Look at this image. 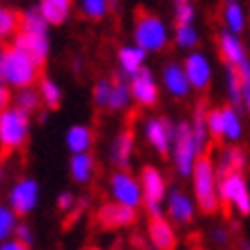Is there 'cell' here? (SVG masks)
<instances>
[{"label":"cell","instance_id":"6da1fadb","mask_svg":"<svg viewBox=\"0 0 250 250\" xmlns=\"http://www.w3.org/2000/svg\"><path fill=\"white\" fill-rule=\"evenodd\" d=\"M133 42L143 53L147 55H159L170 46V25H167L159 14H154L149 9H138L136 19H133V30H131Z\"/></svg>","mask_w":250,"mask_h":250},{"label":"cell","instance_id":"7a4b0ae2","mask_svg":"<svg viewBox=\"0 0 250 250\" xmlns=\"http://www.w3.org/2000/svg\"><path fill=\"white\" fill-rule=\"evenodd\" d=\"M193 182V202L202 213H216L220 209L218 202V174L213 170V159L202 154L190 170Z\"/></svg>","mask_w":250,"mask_h":250},{"label":"cell","instance_id":"3957f363","mask_svg":"<svg viewBox=\"0 0 250 250\" xmlns=\"http://www.w3.org/2000/svg\"><path fill=\"white\" fill-rule=\"evenodd\" d=\"M42 78V67L32 60L30 55H25L16 46H5L2 55V83L7 85L12 92L23 90V87H35L37 81Z\"/></svg>","mask_w":250,"mask_h":250},{"label":"cell","instance_id":"277c9868","mask_svg":"<svg viewBox=\"0 0 250 250\" xmlns=\"http://www.w3.org/2000/svg\"><path fill=\"white\" fill-rule=\"evenodd\" d=\"M170 161H172V167L177 170L179 177L188 179L190 170L195 166V161L202 156L200 149H197L195 140L190 136V126L188 120H182L174 124V133H172V143H170V152H167Z\"/></svg>","mask_w":250,"mask_h":250},{"label":"cell","instance_id":"5b68a950","mask_svg":"<svg viewBox=\"0 0 250 250\" xmlns=\"http://www.w3.org/2000/svg\"><path fill=\"white\" fill-rule=\"evenodd\" d=\"M30 138V115L9 106L0 113V149L5 154L19 152Z\"/></svg>","mask_w":250,"mask_h":250},{"label":"cell","instance_id":"8992f818","mask_svg":"<svg viewBox=\"0 0 250 250\" xmlns=\"http://www.w3.org/2000/svg\"><path fill=\"white\" fill-rule=\"evenodd\" d=\"M138 184H140V193H143V205L149 211V216L152 218L163 216V202L167 195L166 174L156 166H143L138 174Z\"/></svg>","mask_w":250,"mask_h":250},{"label":"cell","instance_id":"52a82bcc","mask_svg":"<svg viewBox=\"0 0 250 250\" xmlns=\"http://www.w3.org/2000/svg\"><path fill=\"white\" fill-rule=\"evenodd\" d=\"M218 202L223 207H232L239 216L250 213V190L248 179L243 172H232L218 177Z\"/></svg>","mask_w":250,"mask_h":250},{"label":"cell","instance_id":"ba28073f","mask_svg":"<svg viewBox=\"0 0 250 250\" xmlns=\"http://www.w3.org/2000/svg\"><path fill=\"white\" fill-rule=\"evenodd\" d=\"M108 193L113 197V202L122 207H129V209H136L143 207V193H140V184H138V177L129 172V170H115L108 179Z\"/></svg>","mask_w":250,"mask_h":250},{"label":"cell","instance_id":"9c48e42d","mask_svg":"<svg viewBox=\"0 0 250 250\" xmlns=\"http://www.w3.org/2000/svg\"><path fill=\"white\" fill-rule=\"evenodd\" d=\"M182 69L186 74L190 90L193 92H207L213 81V62L211 58L202 51H190L184 55Z\"/></svg>","mask_w":250,"mask_h":250},{"label":"cell","instance_id":"30bf717a","mask_svg":"<svg viewBox=\"0 0 250 250\" xmlns=\"http://www.w3.org/2000/svg\"><path fill=\"white\" fill-rule=\"evenodd\" d=\"M126 81H129V92H131V101L133 104H138L140 108H154L159 104L161 85L149 67H143L138 74H133Z\"/></svg>","mask_w":250,"mask_h":250},{"label":"cell","instance_id":"8fae6325","mask_svg":"<svg viewBox=\"0 0 250 250\" xmlns=\"http://www.w3.org/2000/svg\"><path fill=\"white\" fill-rule=\"evenodd\" d=\"M37 202H39V184L32 177H23L9 188L7 207L16 216H28L30 211H35Z\"/></svg>","mask_w":250,"mask_h":250},{"label":"cell","instance_id":"7c38bea8","mask_svg":"<svg viewBox=\"0 0 250 250\" xmlns=\"http://www.w3.org/2000/svg\"><path fill=\"white\" fill-rule=\"evenodd\" d=\"M143 133L147 145L152 147L154 152L161 154V156H167L170 143H172V133H174V122H170L163 115H152V117L145 120Z\"/></svg>","mask_w":250,"mask_h":250},{"label":"cell","instance_id":"4fadbf2b","mask_svg":"<svg viewBox=\"0 0 250 250\" xmlns=\"http://www.w3.org/2000/svg\"><path fill=\"white\" fill-rule=\"evenodd\" d=\"M216 48H218V55L225 67H239L243 60H248V48H246V42L241 37H236L232 32L223 30L220 28L216 32Z\"/></svg>","mask_w":250,"mask_h":250},{"label":"cell","instance_id":"5bb4252c","mask_svg":"<svg viewBox=\"0 0 250 250\" xmlns=\"http://www.w3.org/2000/svg\"><path fill=\"white\" fill-rule=\"evenodd\" d=\"M166 213L172 218V223H179V225H188L195 220L197 207L193 202V197L188 193H184L182 188H172L167 190L166 195Z\"/></svg>","mask_w":250,"mask_h":250},{"label":"cell","instance_id":"9a60e30c","mask_svg":"<svg viewBox=\"0 0 250 250\" xmlns=\"http://www.w3.org/2000/svg\"><path fill=\"white\" fill-rule=\"evenodd\" d=\"M12 46L21 48L25 55H30L39 67H44L48 55H51V37L48 35H25V32L16 30V35L12 37Z\"/></svg>","mask_w":250,"mask_h":250},{"label":"cell","instance_id":"2e32d148","mask_svg":"<svg viewBox=\"0 0 250 250\" xmlns=\"http://www.w3.org/2000/svg\"><path fill=\"white\" fill-rule=\"evenodd\" d=\"M161 85H163V90L170 94L172 99H188L190 97V85L186 81V74H184L182 69V62H166L163 69H161Z\"/></svg>","mask_w":250,"mask_h":250},{"label":"cell","instance_id":"e0dca14e","mask_svg":"<svg viewBox=\"0 0 250 250\" xmlns=\"http://www.w3.org/2000/svg\"><path fill=\"white\" fill-rule=\"evenodd\" d=\"M133 149H136V136H133V131L131 129L117 131V136L113 138L110 149H108L110 163L117 170H129L131 159H133Z\"/></svg>","mask_w":250,"mask_h":250},{"label":"cell","instance_id":"ac0fdd59","mask_svg":"<svg viewBox=\"0 0 250 250\" xmlns=\"http://www.w3.org/2000/svg\"><path fill=\"white\" fill-rule=\"evenodd\" d=\"M76 0H37L39 14L44 16L48 28H60L71 19Z\"/></svg>","mask_w":250,"mask_h":250},{"label":"cell","instance_id":"d6986e66","mask_svg":"<svg viewBox=\"0 0 250 250\" xmlns=\"http://www.w3.org/2000/svg\"><path fill=\"white\" fill-rule=\"evenodd\" d=\"M143 67H147V53H143L133 44H122L117 48V69L115 74L122 78H131Z\"/></svg>","mask_w":250,"mask_h":250},{"label":"cell","instance_id":"ffe728a7","mask_svg":"<svg viewBox=\"0 0 250 250\" xmlns=\"http://www.w3.org/2000/svg\"><path fill=\"white\" fill-rule=\"evenodd\" d=\"M138 218V211L136 209H129V207H122L117 202H108L99 209V223L104 228H110V229H120V228H129L133 225Z\"/></svg>","mask_w":250,"mask_h":250},{"label":"cell","instance_id":"44dd1931","mask_svg":"<svg viewBox=\"0 0 250 250\" xmlns=\"http://www.w3.org/2000/svg\"><path fill=\"white\" fill-rule=\"evenodd\" d=\"M147 236L156 250H174L177 248V232L172 229V223L163 216L149 220L147 228Z\"/></svg>","mask_w":250,"mask_h":250},{"label":"cell","instance_id":"7402d4cb","mask_svg":"<svg viewBox=\"0 0 250 250\" xmlns=\"http://www.w3.org/2000/svg\"><path fill=\"white\" fill-rule=\"evenodd\" d=\"M246 167V152H243L239 145H229V147H223L213 161V170L218 177H225V174L232 172H243Z\"/></svg>","mask_w":250,"mask_h":250},{"label":"cell","instance_id":"603a6c76","mask_svg":"<svg viewBox=\"0 0 250 250\" xmlns=\"http://www.w3.org/2000/svg\"><path fill=\"white\" fill-rule=\"evenodd\" d=\"M220 21H223V30L232 32L236 37H243V32L248 30V12L241 2H225L220 12Z\"/></svg>","mask_w":250,"mask_h":250},{"label":"cell","instance_id":"cb8c5ba5","mask_svg":"<svg viewBox=\"0 0 250 250\" xmlns=\"http://www.w3.org/2000/svg\"><path fill=\"white\" fill-rule=\"evenodd\" d=\"M220 120H223V133H220V140H225L229 145H239L243 138V115L239 110H234L232 106H220Z\"/></svg>","mask_w":250,"mask_h":250},{"label":"cell","instance_id":"d4e9b609","mask_svg":"<svg viewBox=\"0 0 250 250\" xmlns=\"http://www.w3.org/2000/svg\"><path fill=\"white\" fill-rule=\"evenodd\" d=\"M64 145L71 154H85L94 145V131L87 124H71L64 133Z\"/></svg>","mask_w":250,"mask_h":250},{"label":"cell","instance_id":"484cf974","mask_svg":"<svg viewBox=\"0 0 250 250\" xmlns=\"http://www.w3.org/2000/svg\"><path fill=\"white\" fill-rule=\"evenodd\" d=\"M207 110H209V108H207L205 101H197L195 110H193V115H190V120H188L190 136H193V140H195L200 154H205L207 147H209V143H211L209 131H207Z\"/></svg>","mask_w":250,"mask_h":250},{"label":"cell","instance_id":"4316f807","mask_svg":"<svg viewBox=\"0 0 250 250\" xmlns=\"http://www.w3.org/2000/svg\"><path fill=\"white\" fill-rule=\"evenodd\" d=\"M94 172H97V161H94V156L90 152L71 154V159H69V174H71L74 182L85 186V184H90L94 179Z\"/></svg>","mask_w":250,"mask_h":250},{"label":"cell","instance_id":"83f0119b","mask_svg":"<svg viewBox=\"0 0 250 250\" xmlns=\"http://www.w3.org/2000/svg\"><path fill=\"white\" fill-rule=\"evenodd\" d=\"M19 32L25 35H48L51 37V28L44 21V16L39 14L37 5H30L19 12Z\"/></svg>","mask_w":250,"mask_h":250},{"label":"cell","instance_id":"f1b7e54d","mask_svg":"<svg viewBox=\"0 0 250 250\" xmlns=\"http://www.w3.org/2000/svg\"><path fill=\"white\" fill-rule=\"evenodd\" d=\"M133 104L131 101V92H129V81L115 74L113 78V90H110V97H108V113H124L129 110V106Z\"/></svg>","mask_w":250,"mask_h":250},{"label":"cell","instance_id":"f546056e","mask_svg":"<svg viewBox=\"0 0 250 250\" xmlns=\"http://www.w3.org/2000/svg\"><path fill=\"white\" fill-rule=\"evenodd\" d=\"M35 90H37L39 101H42V106H44L46 110H58V108H60V104H62V87L55 83L53 78L42 76L37 81V85H35Z\"/></svg>","mask_w":250,"mask_h":250},{"label":"cell","instance_id":"4dcf8cb0","mask_svg":"<svg viewBox=\"0 0 250 250\" xmlns=\"http://www.w3.org/2000/svg\"><path fill=\"white\" fill-rule=\"evenodd\" d=\"M170 42H174V46L184 51V53H190V51H197V46L202 42L200 37V30L195 28V23H190V25H174V32Z\"/></svg>","mask_w":250,"mask_h":250},{"label":"cell","instance_id":"1f68e13d","mask_svg":"<svg viewBox=\"0 0 250 250\" xmlns=\"http://www.w3.org/2000/svg\"><path fill=\"white\" fill-rule=\"evenodd\" d=\"M223 85H225V99H228V106H232L239 113H246L243 108V99H241V85H239V78H236V69L225 67V74H223Z\"/></svg>","mask_w":250,"mask_h":250},{"label":"cell","instance_id":"d6a6232c","mask_svg":"<svg viewBox=\"0 0 250 250\" xmlns=\"http://www.w3.org/2000/svg\"><path fill=\"white\" fill-rule=\"evenodd\" d=\"M19 30V12L9 7L7 2H0V44L12 42Z\"/></svg>","mask_w":250,"mask_h":250},{"label":"cell","instance_id":"836d02e7","mask_svg":"<svg viewBox=\"0 0 250 250\" xmlns=\"http://www.w3.org/2000/svg\"><path fill=\"white\" fill-rule=\"evenodd\" d=\"M12 106L23 110L25 115H35L42 108V101H39V94L35 87H23V90H16L14 97H12Z\"/></svg>","mask_w":250,"mask_h":250},{"label":"cell","instance_id":"e575fe53","mask_svg":"<svg viewBox=\"0 0 250 250\" xmlns=\"http://www.w3.org/2000/svg\"><path fill=\"white\" fill-rule=\"evenodd\" d=\"M76 5L87 21H104L110 14L108 0H76Z\"/></svg>","mask_w":250,"mask_h":250},{"label":"cell","instance_id":"d590c367","mask_svg":"<svg viewBox=\"0 0 250 250\" xmlns=\"http://www.w3.org/2000/svg\"><path fill=\"white\" fill-rule=\"evenodd\" d=\"M110 90H113V78H106V76L97 78V81H94V87H92V101H94V106L106 110Z\"/></svg>","mask_w":250,"mask_h":250},{"label":"cell","instance_id":"8d00e7d4","mask_svg":"<svg viewBox=\"0 0 250 250\" xmlns=\"http://www.w3.org/2000/svg\"><path fill=\"white\" fill-rule=\"evenodd\" d=\"M19 225L16 213L7 205H0V241H7L14 236V229Z\"/></svg>","mask_w":250,"mask_h":250},{"label":"cell","instance_id":"74e56055","mask_svg":"<svg viewBox=\"0 0 250 250\" xmlns=\"http://www.w3.org/2000/svg\"><path fill=\"white\" fill-rule=\"evenodd\" d=\"M195 16H197V9L193 2L174 5V12H172L174 25H190V23H195Z\"/></svg>","mask_w":250,"mask_h":250},{"label":"cell","instance_id":"f35d334b","mask_svg":"<svg viewBox=\"0 0 250 250\" xmlns=\"http://www.w3.org/2000/svg\"><path fill=\"white\" fill-rule=\"evenodd\" d=\"M207 131L211 140H220L223 133V120H220V108H209L207 110Z\"/></svg>","mask_w":250,"mask_h":250},{"label":"cell","instance_id":"ab89813d","mask_svg":"<svg viewBox=\"0 0 250 250\" xmlns=\"http://www.w3.org/2000/svg\"><path fill=\"white\" fill-rule=\"evenodd\" d=\"M12 239H16L19 243H23V246H28V248H30L32 241H35V236H32V229L28 228V225H21V223L16 225L14 236H12Z\"/></svg>","mask_w":250,"mask_h":250},{"label":"cell","instance_id":"60d3db41","mask_svg":"<svg viewBox=\"0 0 250 250\" xmlns=\"http://www.w3.org/2000/svg\"><path fill=\"white\" fill-rule=\"evenodd\" d=\"M74 205H76V197L71 195V193H67V190H64V193H60V195H58V209H60V211H71V209H74Z\"/></svg>","mask_w":250,"mask_h":250},{"label":"cell","instance_id":"b9f144b4","mask_svg":"<svg viewBox=\"0 0 250 250\" xmlns=\"http://www.w3.org/2000/svg\"><path fill=\"white\" fill-rule=\"evenodd\" d=\"M211 239H213V243H216V246H220V248H225V246H228L229 243V232L225 228H213V232H211Z\"/></svg>","mask_w":250,"mask_h":250},{"label":"cell","instance_id":"7bdbcfd3","mask_svg":"<svg viewBox=\"0 0 250 250\" xmlns=\"http://www.w3.org/2000/svg\"><path fill=\"white\" fill-rule=\"evenodd\" d=\"M12 97H14V92L9 90L5 83H0V113H2L5 108L12 106Z\"/></svg>","mask_w":250,"mask_h":250},{"label":"cell","instance_id":"ee69618b","mask_svg":"<svg viewBox=\"0 0 250 250\" xmlns=\"http://www.w3.org/2000/svg\"><path fill=\"white\" fill-rule=\"evenodd\" d=\"M0 250H30V248L19 243L16 239H7V241H0Z\"/></svg>","mask_w":250,"mask_h":250},{"label":"cell","instance_id":"f6af8a7d","mask_svg":"<svg viewBox=\"0 0 250 250\" xmlns=\"http://www.w3.org/2000/svg\"><path fill=\"white\" fill-rule=\"evenodd\" d=\"M71 71H74V74H81V71H83V60H81V58H76V60L71 62Z\"/></svg>","mask_w":250,"mask_h":250},{"label":"cell","instance_id":"bcb514c9","mask_svg":"<svg viewBox=\"0 0 250 250\" xmlns=\"http://www.w3.org/2000/svg\"><path fill=\"white\" fill-rule=\"evenodd\" d=\"M2 55H5V44H0V83H2Z\"/></svg>","mask_w":250,"mask_h":250},{"label":"cell","instance_id":"7dc6e473","mask_svg":"<svg viewBox=\"0 0 250 250\" xmlns=\"http://www.w3.org/2000/svg\"><path fill=\"white\" fill-rule=\"evenodd\" d=\"M117 5H120V0H108V7H110V12H113V9H117Z\"/></svg>","mask_w":250,"mask_h":250},{"label":"cell","instance_id":"c3c4849f","mask_svg":"<svg viewBox=\"0 0 250 250\" xmlns=\"http://www.w3.org/2000/svg\"><path fill=\"white\" fill-rule=\"evenodd\" d=\"M2 177H5V167H2V159H0V184H2Z\"/></svg>","mask_w":250,"mask_h":250},{"label":"cell","instance_id":"681fc988","mask_svg":"<svg viewBox=\"0 0 250 250\" xmlns=\"http://www.w3.org/2000/svg\"><path fill=\"white\" fill-rule=\"evenodd\" d=\"M174 5H182V2H193V0H172Z\"/></svg>","mask_w":250,"mask_h":250},{"label":"cell","instance_id":"f907efd6","mask_svg":"<svg viewBox=\"0 0 250 250\" xmlns=\"http://www.w3.org/2000/svg\"><path fill=\"white\" fill-rule=\"evenodd\" d=\"M223 2H241V0H223Z\"/></svg>","mask_w":250,"mask_h":250},{"label":"cell","instance_id":"816d5d0a","mask_svg":"<svg viewBox=\"0 0 250 250\" xmlns=\"http://www.w3.org/2000/svg\"><path fill=\"white\" fill-rule=\"evenodd\" d=\"M87 250H101V248H87Z\"/></svg>","mask_w":250,"mask_h":250},{"label":"cell","instance_id":"f5cc1de1","mask_svg":"<svg viewBox=\"0 0 250 250\" xmlns=\"http://www.w3.org/2000/svg\"><path fill=\"white\" fill-rule=\"evenodd\" d=\"M0 2H5V0H0ZM7 2H9V0H7Z\"/></svg>","mask_w":250,"mask_h":250}]
</instances>
